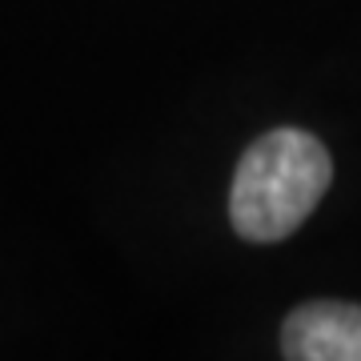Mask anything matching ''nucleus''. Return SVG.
I'll list each match as a JSON object with an SVG mask.
<instances>
[{
  "label": "nucleus",
  "instance_id": "f257e3e1",
  "mask_svg": "<svg viewBox=\"0 0 361 361\" xmlns=\"http://www.w3.org/2000/svg\"><path fill=\"white\" fill-rule=\"evenodd\" d=\"M334 180L325 145L305 129H273L245 149L233 173L229 221L241 241L273 245L301 229Z\"/></svg>",
  "mask_w": 361,
  "mask_h": 361
},
{
  "label": "nucleus",
  "instance_id": "f03ea898",
  "mask_svg": "<svg viewBox=\"0 0 361 361\" xmlns=\"http://www.w3.org/2000/svg\"><path fill=\"white\" fill-rule=\"evenodd\" d=\"M281 353L289 361H361V305L305 301L281 325Z\"/></svg>",
  "mask_w": 361,
  "mask_h": 361
}]
</instances>
